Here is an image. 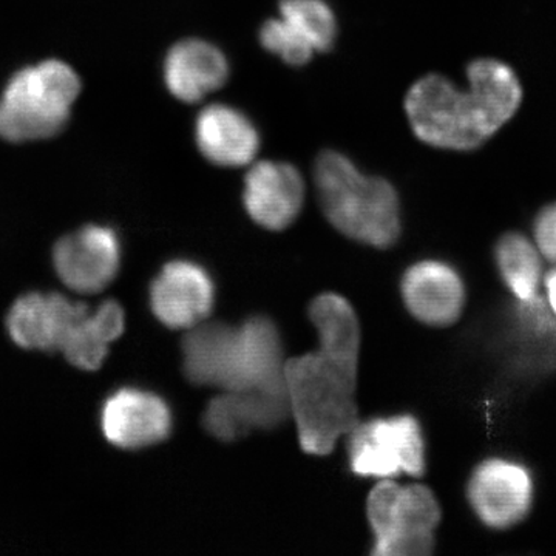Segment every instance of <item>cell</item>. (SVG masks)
Instances as JSON below:
<instances>
[{
    "instance_id": "obj_7",
    "label": "cell",
    "mask_w": 556,
    "mask_h": 556,
    "mask_svg": "<svg viewBox=\"0 0 556 556\" xmlns=\"http://www.w3.org/2000/svg\"><path fill=\"white\" fill-rule=\"evenodd\" d=\"M466 495L482 525L508 530L529 517L535 484L530 471L517 460L489 457L471 471Z\"/></svg>"
},
{
    "instance_id": "obj_19",
    "label": "cell",
    "mask_w": 556,
    "mask_h": 556,
    "mask_svg": "<svg viewBox=\"0 0 556 556\" xmlns=\"http://www.w3.org/2000/svg\"><path fill=\"white\" fill-rule=\"evenodd\" d=\"M309 317L317 329L318 351L357 368L361 328L353 306L340 295H318L311 305Z\"/></svg>"
},
{
    "instance_id": "obj_6",
    "label": "cell",
    "mask_w": 556,
    "mask_h": 556,
    "mask_svg": "<svg viewBox=\"0 0 556 556\" xmlns=\"http://www.w3.org/2000/svg\"><path fill=\"white\" fill-rule=\"evenodd\" d=\"M350 468L357 477L390 479L426 475V438L412 415L379 417L357 424L348 441Z\"/></svg>"
},
{
    "instance_id": "obj_24",
    "label": "cell",
    "mask_w": 556,
    "mask_h": 556,
    "mask_svg": "<svg viewBox=\"0 0 556 556\" xmlns=\"http://www.w3.org/2000/svg\"><path fill=\"white\" fill-rule=\"evenodd\" d=\"M543 283L544 288H546L548 308H551L552 313L556 316V266L544 276Z\"/></svg>"
},
{
    "instance_id": "obj_16",
    "label": "cell",
    "mask_w": 556,
    "mask_h": 556,
    "mask_svg": "<svg viewBox=\"0 0 556 556\" xmlns=\"http://www.w3.org/2000/svg\"><path fill=\"white\" fill-rule=\"evenodd\" d=\"M102 431L116 447L138 450L169 438L172 413L163 397L137 388H123L102 408Z\"/></svg>"
},
{
    "instance_id": "obj_3",
    "label": "cell",
    "mask_w": 556,
    "mask_h": 556,
    "mask_svg": "<svg viewBox=\"0 0 556 556\" xmlns=\"http://www.w3.org/2000/svg\"><path fill=\"white\" fill-rule=\"evenodd\" d=\"M285 380L300 445L309 455H328L358 424L357 368L317 351L288 361Z\"/></svg>"
},
{
    "instance_id": "obj_2",
    "label": "cell",
    "mask_w": 556,
    "mask_h": 556,
    "mask_svg": "<svg viewBox=\"0 0 556 556\" xmlns=\"http://www.w3.org/2000/svg\"><path fill=\"white\" fill-rule=\"evenodd\" d=\"M314 186L328 222L343 236L387 249L401 236V201L386 178L358 169L338 150H325L314 164Z\"/></svg>"
},
{
    "instance_id": "obj_8",
    "label": "cell",
    "mask_w": 556,
    "mask_h": 556,
    "mask_svg": "<svg viewBox=\"0 0 556 556\" xmlns=\"http://www.w3.org/2000/svg\"><path fill=\"white\" fill-rule=\"evenodd\" d=\"M305 197V179L287 161L255 160L248 166L241 199L249 217L262 228H289L302 212Z\"/></svg>"
},
{
    "instance_id": "obj_13",
    "label": "cell",
    "mask_w": 556,
    "mask_h": 556,
    "mask_svg": "<svg viewBox=\"0 0 556 556\" xmlns=\"http://www.w3.org/2000/svg\"><path fill=\"white\" fill-rule=\"evenodd\" d=\"M185 372L197 386L233 391L240 386L244 346L241 329L226 324H200L182 342Z\"/></svg>"
},
{
    "instance_id": "obj_10",
    "label": "cell",
    "mask_w": 556,
    "mask_h": 556,
    "mask_svg": "<svg viewBox=\"0 0 556 556\" xmlns=\"http://www.w3.org/2000/svg\"><path fill=\"white\" fill-rule=\"evenodd\" d=\"M401 292L409 314L428 327H452L466 309L463 277L439 260H422L409 266L402 277Z\"/></svg>"
},
{
    "instance_id": "obj_12",
    "label": "cell",
    "mask_w": 556,
    "mask_h": 556,
    "mask_svg": "<svg viewBox=\"0 0 556 556\" xmlns=\"http://www.w3.org/2000/svg\"><path fill=\"white\" fill-rule=\"evenodd\" d=\"M197 149L207 163L223 169H240L257 160L262 137L243 110L214 102L204 105L193 123Z\"/></svg>"
},
{
    "instance_id": "obj_5",
    "label": "cell",
    "mask_w": 556,
    "mask_h": 556,
    "mask_svg": "<svg viewBox=\"0 0 556 556\" xmlns=\"http://www.w3.org/2000/svg\"><path fill=\"white\" fill-rule=\"evenodd\" d=\"M368 519L376 556H428L442 510L437 495L422 484L401 485L383 479L368 496Z\"/></svg>"
},
{
    "instance_id": "obj_4",
    "label": "cell",
    "mask_w": 556,
    "mask_h": 556,
    "mask_svg": "<svg viewBox=\"0 0 556 556\" xmlns=\"http://www.w3.org/2000/svg\"><path fill=\"white\" fill-rule=\"evenodd\" d=\"M80 89L78 73L64 61L14 73L0 94V138L20 144L56 137L72 118Z\"/></svg>"
},
{
    "instance_id": "obj_9",
    "label": "cell",
    "mask_w": 556,
    "mask_h": 556,
    "mask_svg": "<svg viewBox=\"0 0 556 556\" xmlns=\"http://www.w3.org/2000/svg\"><path fill=\"white\" fill-rule=\"evenodd\" d=\"M53 260L58 276L70 289L83 294L100 292L118 274V236L108 226H86L58 241Z\"/></svg>"
},
{
    "instance_id": "obj_1",
    "label": "cell",
    "mask_w": 556,
    "mask_h": 556,
    "mask_svg": "<svg viewBox=\"0 0 556 556\" xmlns=\"http://www.w3.org/2000/svg\"><path fill=\"white\" fill-rule=\"evenodd\" d=\"M522 87L515 70L493 58L467 67V86L438 73L412 84L404 100L415 137L430 148L468 152L484 146L517 115Z\"/></svg>"
},
{
    "instance_id": "obj_11",
    "label": "cell",
    "mask_w": 556,
    "mask_h": 556,
    "mask_svg": "<svg viewBox=\"0 0 556 556\" xmlns=\"http://www.w3.org/2000/svg\"><path fill=\"white\" fill-rule=\"evenodd\" d=\"M291 407L287 380L280 386L225 391L204 413V427L219 441L232 442L254 430H270L287 419Z\"/></svg>"
},
{
    "instance_id": "obj_23",
    "label": "cell",
    "mask_w": 556,
    "mask_h": 556,
    "mask_svg": "<svg viewBox=\"0 0 556 556\" xmlns=\"http://www.w3.org/2000/svg\"><path fill=\"white\" fill-rule=\"evenodd\" d=\"M533 241L543 257L556 265V203L548 204L536 215Z\"/></svg>"
},
{
    "instance_id": "obj_17",
    "label": "cell",
    "mask_w": 556,
    "mask_h": 556,
    "mask_svg": "<svg viewBox=\"0 0 556 556\" xmlns=\"http://www.w3.org/2000/svg\"><path fill=\"white\" fill-rule=\"evenodd\" d=\"M89 306L73 303L61 294H28L14 303L7 327L22 348L61 351L70 329Z\"/></svg>"
},
{
    "instance_id": "obj_18",
    "label": "cell",
    "mask_w": 556,
    "mask_h": 556,
    "mask_svg": "<svg viewBox=\"0 0 556 556\" xmlns=\"http://www.w3.org/2000/svg\"><path fill=\"white\" fill-rule=\"evenodd\" d=\"M124 331V311L118 303H102L97 309L86 311L70 329L61 351L70 364L87 371L101 367L109 345Z\"/></svg>"
},
{
    "instance_id": "obj_22",
    "label": "cell",
    "mask_w": 556,
    "mask_h": 556,
    "mask_svg": "<svg viewBox=\"0 0 556 556\" xmlns=\"http://www.w3.org/2000/svg\"><path fill=\"white\" fill-rule=\"evenodd\" d=\"M260 46L289 67H303L313 60L316 50L295 31L283 17H269L258 31Z\"/></svg>"
},
{
    "instance_id": "obj_14",
    "label": "cell",
    "mask_w": 556,
    "mask_h": 556,
    "mask_svg": "<svg viewBox=\"0 0 556 556\" xmlns=\"http://www.w3.org/2000/svg\"><path fill=\"white\" fill-rule=\"evenodd\" d=\"M214 281L197 263H167L150 288V306L166 327L190 329L203 324L214 306Z\"/></svg>"
},
{
    "instance_id": "obj_20",
    "label": "cell",
    "mask_w": 556,
    "mask_h": 556,
    "mask_svg": "<svg viewBox=\"0 0 556 556\" xmlns=\"http://www.w3.org/2000/svg\"><path fill=\"white\" fill-rule=\"evenodd\" d=\"M543 254L525 233L508 232L497 240L495 265L508 291L526 305H533L544 281Z\"/></svg>"
},
{
    "instance_id": "obj_21",
    "label": "cell",
    "mask_w": 556,
    "mask_h": 556,
    "mask_svg": "<svg viewBox=\"0 0 556 556\" xmlns=\"http://www.w3.org/2000/svg\"><path fill=\"white\" fill-rule=\"evenodd\" d=\"M278 16L303 39L308 40L316 53L331 50L338 39V17L327 0H280Z\"/></svg>"
},
{
    "instance_id": "obj_15",
    "label": "cell",
    "mask_w": 556,
    "mask_h": 556,
    "mask_svg": "<svg viewBox=\"0 0 556 556\" xmlns=\"http://www.w3.org/2000/svg\"><path fill=\"white\" fill-rule=\"evenodd\" d=\"M230 76L228 58L211 40L186 38L167 50L163 80L170 97L182 104H201L226 86Z\"/></svg>"
}]
</instances>
